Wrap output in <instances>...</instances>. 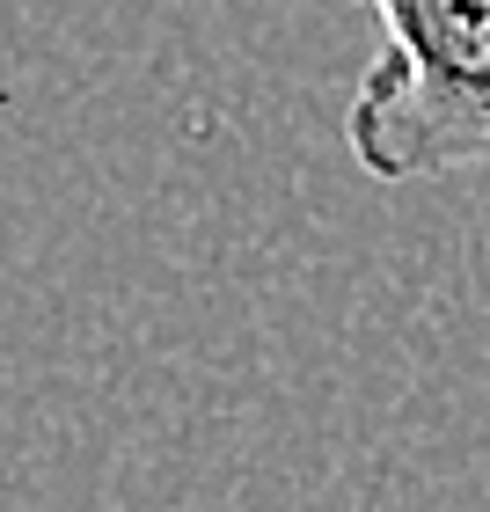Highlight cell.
I'll list each match as a JSON object with an SVG mask.
<instances>
[{
  "label": "cell",
  "instance_id": "6da1fadb",
  "mask_svg": "<svg viewBox=\"0 0 490 512\" xmlns=\"http://www.w3.org/2000/svg\"><path fill=\"white\" fill-rule=\"evenodd\" d=\"M381 59L344 103V147L373 183H432L490 161V0H366Z\"/></svg>",
  "mask_w": 490,
  "mask_h": 512
}]
</instances>
